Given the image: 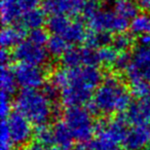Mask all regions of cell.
<instances>
[{"label": "cell", "mask_w": 150, "mask_h": 150, "mask_svg": "<svg viewBox=\"0 0 150 150\" xmlns=\"http://www.w3.org/2000/svg\"><path fill=\"white\" fill-rule=\"evenodd\" d=\"M76 150H115V148L101 140L100 138H96L95 140L81 143Z\"/></svg>", "instance_id": "cell-26"}, {"label": "cell", "mask_w": 150, "mask_h": 150, "mask_svg": "<svg viewBox=\"0 0 150 150\" xmlns=\"http://www.w3.org/2000/svg\"><path fill=\"white\" fill-rule=\"evenodd\" d=\"M132 105L131 93L121 80L114 76L105 78L95 91L91 110L103 116L127 111Z\"/></svg>", "instance_id": "cell-2"}, {"label": "cell", "mask_w": 150, "mask_h": 150, "mask_svg": "<svg viewBox=\"0 0 150 150\" xmlns=\"http://www.w3.org/2000/svg\"><path fill=\"white\" fill-rule=\"evenodd\" d=\"M129 63H131V56L127 52H120L117 58V61L114 65V68L118 71H127V69L129 68Z\"/></svg>", "instance_id": "cell-29"}, {"label": "cell", "mask_w": 150, "mask_h": 150, "mask_svg": "<svg viewBox=\"0 0 150 150\" xmlns=\"http://www.w3.org/2000/svg\"><path fill=\"white\" fill-rule=\"evenodd\" d=\"M70 44L66 41L63 37L57 35H52L50 37L48 42L46 44V48L50 56L62 57L67 50L70 48Z\"/></svg>", "instance_id": "cell-23"}, {"label": "cell", "mask_w": 150, "mask_h": 150, "mask_svg": "<svg viewBox=\"0 0 150 150\" xmlns=\"http://www.w3.org/2000/svg\"><path fill=\"white\" fill-rule=\"evenodd\" d=\"M127 123V119L121 117H114L101 121L97 125V138H100L114 148L119 144L123 145L129 129Z\"/></svg>", "instance_id": "cell-8"}, {"label": "cell", "mask_w": 150, "mask_h": 150, "mask_svg": "<svg viewBox=\"0 0 150 150\" xmlns=\"http://www.w3.org/2000/svg\"><path fill=\"white\" fill-rule=\"evenodd\" d=\"M137 6L144 11H150V0H134Z\"/></svg>", "instance_id": "cell-32"}, {"label": "cell", "mask_w": 150, "mask_h": 150, "mask_svg": "<svg viewBox=\"0 0 150 150\" xmlns=\"http://www.w3.org/2000/svg\"><path fill=\"white\" fill-rule=\"evenodd\" d=\"M52 131L54 144H56L58 147L68 149L72 145L74 139L64 121H58L54 123V127H52Z\"/></svg>", "instance_id": "cell-18"}, {"label": "cell", "mask_w": 150, "mask_h": 150, "mask_svg": "<svg viewBox=\"0 0 150 150\" xmlns=\"http://www.w3.org/2000/svg\"><path fill=\"white\" fill-rule=\"evenodd\" d=\"M52 150H69V149H64V148H60V147H57V148H54V149H52Z\"/></svg>", "instance_id": "cell-36"}, {"label": "cell", "mask_w": 150, "mask_h": 150, "mask_svg": "<svg viewBox=\"0 0 150 150\" xmlns=\"http://www.w3.org/2000/svg\"><path fill=\"white\" fill-rule=\"evenodd\" d=\"M86 3V0H44L42 9L52 16L70 18L83 13Z\"/></svg>", "instance_id": "cell-13"}, {"label": "cell", "mask_w": 150, "mask_h": 150, "mask_svg": "<svg viewBox=\"0 0 150 150\" xmlns=\"http://www.w3.org/2000/svg\"><path fill=\"white\" fill-rule=\"evenodd\" d=\"M140 44L143 45H150V34L149 35H144L140 37Z\"/></svg>", "instance_id": "cell-35"}, {"label": "cell", "mask_w": 150, "mask_h": 150, "mask_svg": "<svg viewBox=\"0 0 150 150\" xmlns=\"http://www.w3.org/2000/svg\"><path fill=\"white\" fill-rule=\"evenodd\" d=\"M134 39L131 34L122 32V33L115 34L114 37H112L111 45L120 54V52H127V50L132 47Z\"/></svg>", "instance_id": "cell-25"}, {"label": "cell", "mask_w": 150, "mask_h": 150, "mask_svg": "<svg viewBox=\"0 0 150 150\" xmlns=\"http://www.w3.org/2000/svg\"><path fill=\"white\" fill-rule=\"evenodd\" d=\"M28 39L33 41L34 43H36V44L46 46L50 37H48L47 33H46L42 28H40V29H35V30L30 31L29 35H28Z\"/></svg>", "instance_id": "cell-28"}, {"label": "cell", "mask_w": 150, "mask_h": 150, "mask_svg": "<svg viewBox=\"0 0 150 150\" xmlns=\"http://www.w3.org/2000/svg\"><path fill=\"white\" fill-rule=\"evenodd\" d=\"M0 60H1L2 66H6V64L8 63V60H9V54H8V52H7V50H4V48L1 50V52H0Z\"/></svg>", "instance_id": "cell-33"}, {"label": "cell", "mask_w": 150, "mask_h": 150, "mask_svg": "<svg viewBox=\"0 0 150 150\" xmlns=\"http://www.w3.org/2000/svg\"><path fill=\"white\" fill-rule=\"evenodd\" d=\"M63 121L75 141L81 143L90 141L96 133L97 125L95 123L92 112L82 106L67 108L64 112Z\"/></svg>", "instance_id": "cell-5"}, {"label": "cell", "mask_w": 150, "mask_h": 150, "mask_svg": "<svg viewBox=\"0 0 150 150\" xmlns=\"http://www.w3.org/2000/svg\"><path fill=\"white\" fill-rule=\"evenodd\" d=\"M125 74L131 84L135 82L150 84V45L140 44L134 50Z\"/></svg>", "instance_id": "cell-7"}, {"label": "cell", "mask_w": 150, "mask_h": 150, "mask_svg": "<svg viewBox=\"0 0 150 150\" xmlns=\"http://www.w3.org/2000/svg\"><path fill=\"white\" fill-rule=\"evenodd\" d=\"M36 139H37V142H39V143L43 144L45 146L54 144L52 127H47V125L39 127L37 129V132H36Z\"/></svg>", "instance_id": "cell-27"}, {"label": "cell", "mask_w": 150, "mask_h": 150, "mask_svg": "<svg viewBox=\"0 0 150 150\" xmlns=\"http://www.w3.org/2000/svg\"><path fill=\"white\" fill-rule=\"evenodd\" d=\"M149 150H150V149H149Z\"/></svg>", "instance_id": "cell-38"}, {"label": "cell", "mask_w": 150, "mask_h": 150, "mask_svg": "<svg viewBox=\"0 0 150 150\" xmlns=\"http://www.w3.org/2000/svg\"><path fill=\"white\" fill-rule=\"evenodd\" d=\"M111 42H112L111 34L106 33V32L92 31L91 33H88L86 39V46L94 48V50H99L104 46H108Z\"/></svg>", "instance_id": "cell-22"}, {"label": "cell", "mask_w": 150, "mask_h": 150, "mask_svg": "<svg viewBox=\"0 0 150 150\" xmlns=\"http://www.w3.org/2000/svg\"><path fill=\"white\" fill-rule=\"evenodd\" d=\"M9 99H11V97L1 94V97H0V114H1L2 119H5L11 113Z\"/></svg>", "instance_id": "cell-30"}, {"label": "cell", "mask_w": 150, "mask_h": 150, "mask_svg": "<svg viewBox=\"0 0 150 150\" xmlns=\"http://www.w3.org/2000/svg\"><path fill=\"white\" fill-rule=\"evenodd\" d=\"M23 150H48V149L46 148L45 145H43V144L36 141V142H32V143L26 145Z\"/></svg>", "instance_id": "cell-31"}, {"label": "cell", "mask_w": 150, "mask_h": 150, "mask_svg": "<svg viewBox=\"0 0 150 150\" xmlns=\"http://www.w3.org/2000/svg\"><path fill=\"white\" fill-rule=\"evenodd\" d=\"M83 18L92 31L118 34L125 32L129 26V20L119 16L114 11L100 8L95 1L86 3Z\"/></svg>", "instance_id": "cell-4"}, {"label": "cell", "mask_w": 150, "mask_h": 150, "mask_svg": "<svg viewBox=\"0 0 150 150\" xmlns=\"http://www.w3.org/2000/svg\"><path fill=\"white\" fill-rule=\"evenodd\" d=\"M112 8L127 20H133L138 15L137 4L134 0H112Z\"/></svg>", "instance_id": "cell-20"}, {"label": "cell", "mask_w": 150, "mask_h": 150, "mask_svg": "<svg viewBox=\"0 0 150 150\" xmlns=\"http://www.w3.org/2000/svg\"><path fill=\"white\" fill-rule=\"evenodd\" d=\"M45 22V11L43 9L35 8L24 13L23 17L18 23V26H20L25 30L32 31L35 29H40Z\"/></svg>", "instance_id": "cell-17"}, {"label": "cell", "mask_w": 150, "mask_h": 150, "mask_svg": "<svg viewBox=\"0 0 150 150\" xmlns=\"http://www.w3.org/2000/svg\"><path fill=\"white\" fill-rule=\"evenodd\" d=\"M129 29L134 35L144 36L150 34V15L149 13H138L129 24Z\"/></svg>", "instance_id": "cell-21"}, {"label": "cell", "mask_w": 150, "mask_h": 150, "mask_svg": "<svg viewBox=\"0 0 150 150\" xmlns=\"http://www.w3.org/2000/svg\"><path fill=\"white\" fill-rule=\"evenodd\" d=\"M48 52L46 46L34 43L27 39L20 42L13 52V58L20 64L41 66L47 62Z\"/></svg>", "instance_id": "cell-9"}, {"label": "cell", "mask_w": 150, "mask_h": 150, "mask_svg": "<svg viewBox=\"0 0 150 150\" xmlns=\"http://www.w3.org/2000/svg\"><path fill=\"white\" fill-rule=\"evenodd\" d=\"M0 86H1V94L11 97L16 93L18 88V81L13 70L9 69L7 66L1 67L0 74Z\"/></svg>", "instance_id": "cell-19"}, {"label": "cell", "mask_w": 150, "mask_h": 150, "mask_svg": "<svg viewBox=\"0 0 150 150\" xmlns=\"http://www.w3.org/2000/svg\"><path fill=\"white\" fill-rule=\"evenodd\" d=\"M41 0H1V19L5 26L19 23L24 13L38 8Z\"/></svg>", "instance_id": "cell-10"}, {"label": "cell", "mask_w": 150, "mask_h": 150, "mask_svg": "<svg viewBox=\"0 0 150 150\" xmlns=\"http://www.w3.org/2000/svg\"><path fill=\"white\" fill-rule=\"evenodd\" d=\"M102 81V73L98 67L84 66L58 69L52 74L50 83L58 90L61 102L70 108L91 102Z\"/></svg>", "instance_id": "cell-1"}, {"label": "cell", "mask_w": 150, "mask_h": 150, "mask_svg": "<svg viewBox=\"0 0 150 150\" xmlns=\"http://www.w3.org/2000/svg\"><path fill=\"white\" fill-rule=\"evenodd\" d=\"M1 129L6 132L7 137L13 145H25L33 136L32 123L19 111L11 112L6 118L3 119Z\"/></svg>", "instance_id": "cell-6"}, {"label": "cell", "mask_w": 150, "mask_h": 150, "mask_svg": "<svg viewBox=\"0 0 150 150\" xmlns=\"http://www.w3.org/2000/svg\"><path fill=\"white\" fill-rule=\"evenodd\" d=\"M18 84L24 90H38L45 83V71L41 66L19 64L13 70Z\"/></svg>", "instance_id": "cell-11"}, {"label": "cell", "mask_w": 150, "mask_h": 150, "mask_svg": "<svg viewBox=\"0 0 150 150\" xmlns=\"http://www.w3.org/2000/svg\"><path fill=\"white\" fill-rule=\"evenodd\" d=\"M26 33V30L17 25L5 26L1 31L0 42L1 46L4 50L13 47L15 48L20 42L23 41V37Z\"/></svg>", "instance_id": "cell-16"}, {"label": "cell", "mask_w": 150, "mask_h": 150, "mask_svg": "<svg viewBox=\"0 0 150 150\" xmlns=\"http://www.w3.org/2000/svg\"><path fill=\"white\" fill-rule=\"evenodd\" d=\"M62 64L66 68H78L84 66H98L97 50L86 47H70L62 57Z\"/></svg>", "instance_id": "cell-12"}, {"label": "cell", "mask_w": 150, "mask_h": 150, "mask_svg": "<svg viewBox=\"0 0 150 150\" xmlns=\"http://www.w3.org/2000/svg\"><path fill=\"white\" fill-rule=\"evenodd\" d=\"M0 150H13V144L8 141H0Z\"/></svg>", "instance_id": "cell-34"}, {"label": "cell", "mask_w": 150, "mask_h": 150, "mask_svg": "<svg viewBox=\"0 0 150 150\" xmlns=\"http://www.w3.org/2000/svg\"><path fill=\"white\" fill-rule=\"evenodd\" d=\"M17 108L32 125H47L54 112L52 99L43 91L23 90L17 97Z\"/></svg>", "instance_id": "cell-3"}, {"label": "cell", "mask_w": 150, "mask_h": 150, "mask_svg": "<svg viewBox=\"0 0 150 150\" xmlns=\"http://www.w3.org/2000/svg\"><path fill=\"white\" fill-rule=\"evenodd\" d=\"M150 143L149 127H132L129 129L123 145L127 150H142Z\"/></svg>", "instance_id": "cell-15"}, {"label": "cell", "mask_w": 150, "mask_h": 150, "mask_svg": "<svg viewBox=\"0 0 150 150\" xmlns=\"http://www.w3.org/2000/svg\"><path fill=\"white\" fill-rule=\"evenodd\" d=\"M97 52H98L99 65H103L106 67H114L119 56V52L112 45L99 48L97 50Z\"/></svg>", "instance_id": "cell-24"}, {"label": "cell", "mask_w": 150, "mask_h": 150, "mask_svg": "<svg viewBox=\"0 0 150 150\" xmlns=\"http://www.w3.org/2000/svg\"><path fill=\"white\" fill-rule=\"evenodd\" d=\"M92 1H97V0H92Z\"/></svg>", "instance_id": "cell-37"}, {"label": "cell", "mask_w": 150, "mask_h": 150, "mask_svg": "<svg viewBox=\"0 0 150 150\" xmlns=\"http://www.w3.org/2000/svg\"><path fill=\"white\" fill-rule=\"evenodd\" d=\"M125 118L133 127H150V99H140L132 103L129 108L125 111Z\"/></svg>", "instance_id": "cell-14"}]
</instances>
